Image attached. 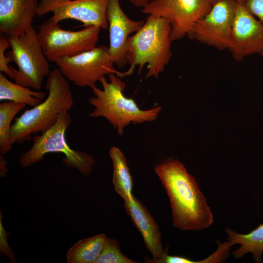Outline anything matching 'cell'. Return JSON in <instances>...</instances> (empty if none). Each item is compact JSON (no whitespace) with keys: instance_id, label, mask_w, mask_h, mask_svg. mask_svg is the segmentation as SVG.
Returning a JSON list of instances; mask_svg holds the SVG:
<instances>
[{"instance_id":"cell-1","label":"cell","mask_w":263,"mask_h":263,"mask_svg":"<svg viewBox=\"0 0 263 263\" xmlns=\"http://www.w3.org/2000/svg\"><path fill=\"white\" fill-rule=\"evenodd\" d=\"M154 171L169 197L174 227L200 231L212 224L213 217L206 198L182 163L169 158L156 166Z\"/></svg>"},{"instance_id":"cell-2","label":"cell","mask_w":263,"mask_h":263,"mask_svg":"<svg viewBox=\"0 0 263 263\" xmlns=\"http://www.w3.org/2000/svg\"><path fill=\"white\" fill-rule=\"evenodd\" d=\"M171 29L167 19L149 15L142 27L128 38L127 59L130 68L122 73V77L132 74L136 66L140 74L147 64L146 78H157L172 56Z\"/></svg>"},{"instance_id":"cell-3","label":"cell","mask_w":263,"mask_h":263,"mask_svg":"<svg viewBox=\"0 0 263 263\" xmlns=\"http://www.w3.org/2000/svg\"><path fill=\"white\" fill-rule=\"evenodd\" d=\"M47 77L48 94L44 100L25 111L12 124L10 135L14 143L22 144L31 139L32 134L43 132L61 114L72 109L74 98L67 79L58 68L51 71Z\"/></svg>"},{"instance_id":"cell-4","label":"cell","mask_w":263,"mask_h":263,"mask_svg":"<svg viewBox=\"0 0 263 263\" xmlns=\"http://www.w3.org/2000/svg\"><path fill=\"white\" fill-rule=\"evenodd\" d=\"M110 82L105 76L99 82L103 89L96 86L92 87L94 96L89 99V103L94 106V111L89 116L91 117H103L121 135L124 128L131 123L141 124L155 120L162 110L157 106L147 110H141L132 98L126 97L123 91L126 83L116 75H108Z\"/></svg>"},{"instance_id":"cell-5","label":"cell","mask_w":263,"mask_h":263,"mask_svg":"<svg viewBox=\"0 0 263 263\" xmlns=\"http://www.w3.org/2000/svg\"><path fill=\"white\" fill-rule=\"evenodd\" d=\"M72 123L69 112L61 114L56 122L39 135L33 138L31 148L21 155L19 163L22 168L29 167L43 159L51 152L64 154L63 163L68 167L77 169L84 176L91 174L94 164L93 157L83 151L71 148L65 138L67 129Z\"/></svg>"},{"instance_id":"cell-6","label":"cell","mask_w":263,"mask_h":263,"mask_svg":"<svg viewBox=\"0 0 263 263\" xmlns=\"http://www.w3.org/2000/svg\"><path fill=\"white\" fill-rule=\"evenodd\" d=\"M11 50L6 53L18 69L10 65L15 83L39 90L44 78L50 73L49 64L40 43L38 32L31 27L19 36H8Z\"/></svg>"},{"instance_id":"cell-7","label":"cell","mask_w":263,"mask_h":263,"mask_svg":"<svg viewBox=\"0 0 263 263\" xmlns=\"http://www.w3.org/2000/svg\"><path fill=\"white\" fill-rule=\"evenodd\" d=\"M38 29V37L45 56L48 60L55 62L59 59L71 57L96 47L101 29L90 26L78 31L66 30L50 19L40 24Z\"/></svg>"},{"instance_id":"cell-8","label":"cell","mask_w":263,"mask_h":263,"mask_svg":"<svg viewBox=\"0 0 263 263\" xmlns=\"http://www.w3.org/2000/svg\"><path fill=\"white\" fill-rule=\"evenodd\" d=\"M55 63L67 80L80 87L92 88L106 75L111 74L122 77V72L114 67L109 48L104 45L71 57L59 59Z\"/></svg>"},{"instance_id":"cell-9","label":"cell","mask_w":263,"mask_h":263,"mask_svg":"<svg viewBox=\"0 0 263 263\" xmlns=\"http://www.w3.org/2000/svg\"><path fill=\"white\" fill-rule=\"evenodd\" d=\"M208 0H151L141 12L167 19L171 25L172 41L187 35L196 23L211 9Z\"/></svg>"},{"instance_id":"cell-10","label":"cell","mask_w":263,"mask_h":263,"mask_svg":"<svg viewBox=\"0 0 263 263\" xmlns=\"http://www.w3.org/2000/svg\"><path fill=\"white\" fill-rule=\"evenodd\" d=\"M238 3L218 0L194 26L189 37L219 50L228 49Z\"/></svg>"},{"instance_id":"cell-11","label":"cell","mask_w":263,"mask_h":263,"mask_svg":"<svg viewBox=\"0 0 263 263\" xmlns=\"http://www.w3.org/2000/svg\"><path fill=\"white\" fill-rule=\"evenodd\" d=\"M110 0H40L37 16L52 12L50 19L56 22L66 19L77 20L84 27H108L107 10Z\"/></svg>"},{"instance_id":"cell-12","label":"cell","mask_w":263,"mask_h":263,"mask_svg":"<svg viewBox=\"0 0 263 263\" xmlns=\"http://www.w3.org/2000/svg\"><path fill=\"white\" fill-rule=\"evenodd\" d=\"M233 58L242 61L252 55L263 56V24L238 3L228 49Z\"/></svg>"},{"instance_id":"cell-13","label":"cell","mask_w":263,"mask_h":263,"mask_svg":"<svg viewBox=\"0 0 263 263\" xmlns=\"http://www.w3.org/2000/svg\"><path fill=\"white\" fill-rule=\"evenodd\" d=\"M106 15L110 38L109 52L114 63L122 68L128 63V38L131 33L138 31L145 21H135L128 18L122 10L119 0H110Z\"/></svg>"},{"instance_id":"cell-14","label":"cell","mask_w":263,"mask_h":263,"mask_svg":"<svg viewBox=\"0 0 263 263\" xmlns=\"http://www.w3.org/2000/svg\"><path fill=\"white\" fill-rule=\"evenodd\" d=\"M123 206L135 226L141 234L147 250L153 259L147 262L161 263L168 249H163L161 234L158 224L145 206L134 197L131 202H124Z\"/></svg>"},{"instance_id":"cell-15","label":"cell","mask_w":263,"mask_h":263,"mask_svg":"<svg viewBox=\"0 0 263 263\" xmlns=\"http://www.w3.org/2000/svg\"><path fill=\"white\" fill-rule=\"evenodd\" d=\"M38 0H0V33L19 36L32 27Z\"/></svg>"},{"instance_id":"cell-16","label":"cell","mask_w":263,"mask_h":263,"mask_svg":"<svg viewBox=\"0 0 263 263\" xmlns=\"http://www.w3.org/2000/svg\"><path fill=\"white\" fill-rule=\"evenodd\" d=\"M228 241L234 245L240 246L232 254L235 258H242L244 254L251 253L256 263H261L263 253V224H260L255 229L247 234H240L232 229H225Z\"/></svg>"},{"instance_id":"cell-17","label":"cell","mask_w":263,"mask_h":263,"mask_svg":"<svg viewBox=\"0 0 263 263\" xmlns=\"http://www.w3.org/2000/svg\"><path fill=\"white\" fill-rule=\"evenodd\" d=\"M109 153L113 165L112 182L114 190L124 202H131L134 198L132 193L133 180L126 158L121 150L115 146L111 148Z\"/></svg>"},{"instance_id":"cell-18","label":"cell","mask_w":263,"mask_h":263,"mask_svg":"<svg viewBox=\"0 0 263 263\" xmlns=\"http://www.w3.org/2000/svg\"><path fill=\"white\" fill-rule=\"evenodd\" d=\"M46 93L34 91L9 80L0 73V100L24 104L34 107L46 97Z\"/></svg>"},{"instance_id":"cell-19","label":"cell","mask_w":263,"mask_h":263,"mask_svg":"<svg viewBox=\"0 0 263 263\" xmlns=\"http://www.w3.org/2000/svg\"><path fill=\"white\" fill-rule=\"evenodd\" d=\"M107 236L99 234L79 240L68 250V263H94L103 248Z\"/></svg>"},{"instance_id":"cell-20","label":"cell","mask_w":263,"mask_h":263,"mask_svg":"<svg viewBox=\"0 0 263 263\" xmlns=\"http://www.w3.org/2000/svg\"><path fill=\"white\" fill-rule=\"evenodd\" d=\"M25 104L11 101L0 104V154L9 152L14 144L10 135L11 123L15 116L24 109Z\"/></svg>"},{"instance_id":"cell-21","label":"cell","mask_w":263,"mask_h":263,"mask_svg":"<svg viewBox=\"0 0 263 263\" xmlns=\"http://www.w3.org/2000/svg\"><path fill=\"white\" fill-rule=\"evenodd\" d=\"M121 251L118 242L107 237L103 248L94 263H137Z\"/></svg>"},{"instance_id":"cell-22","label":"cell","mask_w":263,"mask_h":263,"mask_svg":"<svg viewBox=\"0 0 263 263\" xmlns=\"http://www.w3.org/2000/svg\"><path fill=\"white\" fill-rule=\"evenodd\" d=\"M10 47L8 37L1 34L0 36V71L4 73L10 78L13 79V72L8 65L11 62L10 59L8 57L5 52L6 49Z\"/></svg>"},{"instance_id":"cell-23","label":"cell","mask_w":263,"mask_h":263,"mask_svg":"<svg viewBox=\"0 0 263 263\" xmlns=\"http://www.w3.org/2000/svg\"><path fill=\"white\" fill-rule=\"evenodd\" d=\"M3 215L2 211H0V252L1 255H6L11 262L17 263L16 258L15 254L7 242L9 233L5 230L2 225Z\"/></svg>"},{"instance_id":"cell-24","label":"cell","mask_w":263,"mask_h":263,"mask_svg":"<svg viewBox=\"0 0 263 263\" xmlns=\"http://www.w3.org/2000/svg\"><path fill=\"white\" fill-rule=\"evenodd\" d=\"M243 4L249 13L263 24V0H246Z\"/></svg>"},{"instance_id":"cell-25","label":"cell","mask_w":263,"mask_h":263,"mask_svg":"<svg viewBox=\"0 0 263 263\" xmlns=\"http://www.w3.org/2000/svg\"><path fill=\"white\" fill-rule=\"evenodd\" d=\"M161 263H194V261L186 257L178 256H170L167 253Z\"/></svg>"},{"instance_id":"cell-26","label":"cell","mask_w":263,"mask_h":263,"mask_svg":"<svg viewBox=\"0 0 263 263\" xmlns=\"http://www.w3.org/2000/svg\"><path fill=\"white\" fill-rule=\"evenodd\" d=\"M7 162L2 155L0 156V175L3 177L7 175L8 170L6 166Z\"/></svg>"},{"instance_id":"cell-27","label":"cell","mask_w":263,"mask_h":263,"mask_svg":"<svg viewBox=\"0 0 263 263\" xmlns=\"http://www.w3.org/2000/svg\"><path fill=\"white\" fill-rule=\"evenodd\" d=\"M130 2L136 7H144L148 4L151 0H129Z\"/></svg>"},{"instance_id":"cell-28","label":"cell","mask_w":263,"mask_h":263,"mask_svg":"<svg viewBox=\"0 0 263 263\" xmlns=\"http://www.w3.org/2000/svg\"><path fill=\"white\" fill-rule=\"evenodd\" d=\"M235 1L240 4H244L246 0H234Z\"/></svg>"},{"instance_id":"cell-29","label":"cell","mask_w":263,"mask_h":263,"mask_svg":"<svg viewBox=\"0 0 263 263\" xmlns=\"http://www.w3.org/2000/svg\"><path fill=\"white\" fill-rule=\"evenodd\" d=\"M212 5L217 2L218 0H208Z\"/></svg>"}]
</instances>
